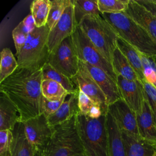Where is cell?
Listing matches in <instances>:
<instances>
[{"label": "cell", "mask_w": 156, "mask_h": 156, "mask_svg": "<svg viewBox=\"0 0 156 156\" xmlns=\"http://www.w3.org/2000/svg\"><path fill=\"white\" fill-rule=\"evenodd\" d=\"M21 22L29 33L33 31L36 27L34 19L31 14H29L26 17H25Z\"/></svg>", "instance_id": "cell-38"}, {"label": "cell", "mask_w": 156, "mask_h": 156, "mask_svg": "<svg viewBox=\"0 0 156 156\" xmlns=\"http://www.w3.org/2000/svg\"><path fill=\"white\" fill-rule=\"evenodd\" d=\"M152 156H156V151H155V153H154V155H152Z\"/></svg>", "instance_id": "cell-41"}, {"label": "cell", "mask_w": 156, "mask_h": 156, "mask_svg": "<svg viewBox=\"0 0 156 156\" xmlns=\"http://www.w3.org/2000/svg\"><path fill=\"white\" fill-rule=\"evenodd\" d=\"M156 17V2L154 0H135Z\"/></svg>", "instance_id": "cell-37"}, {"label": "cell", "mask_w": 156, "mask_h": 156, "mask_svg": "<svg viewBox=\"0 0 156 156\" xmlns=\"http://www.w3.org/2000/svg\"><path fill=\"white\" fill-rule=\"evenodd\" d=\"M112 65L116 75L130 80H140L127 58L118 48L113 52Z\"/></svg>", "instance_id": "cell-23"}, {"label": "cell", "mask_w": 156, "mask_h": 156, "mask_svg": "<svg viewBox=\"0 0 156 156\" xmlns=\"http://www.w3.org/2000/svg\"><path fill=\"white\" fill-rule=\"evenodd\" d=\"M42 80V69L18 67L12 74L0 83V91L16 106L21 122L40 115Z\"/></svg>", "instance_id": "cell-1"}, {"label": "cell", "mask_w": 156, "mask_h": 156, "mask_svg": "<svg viewBox=\"0 0 156 156\" xmlns=\"http://www.w3.org/2000/svg\"><path fill=\"white\" fill-rule=\"evenodd\" d=\"M12 133V156H35L36 149L28 140L22 122H18L15 125Z\"/></svg>", "instance_id": "cell-20"}, {"label": "cell", "mask_w": 156, "mask_h": 156, "mask_svg": "<svg viewBox=\"0 0 156 156\" xmlns=\"http://www.w3.org/2000/svg\"><path fill=\"white\" fill-rule=\"evenodd\" d=\"M50 5V0H35L32 2L30 12L36 27H40L47 24Z\"/></svg>", "instance_id": "cell-26"}, {"label": "cell", "mask_w": 156, "mask_h": 156, "mask_svg": "<svg viewBox=\"0 0 156 156\" xmlns=\"http://www.w3.org/2000/svg\"><path fill=\"white\" fill-rule=\"evenodd\" d=\"M155 1V2H156V0H154Z\"/></svg>", "instance_id": "cell-42"}, {"label": "cell", "mask_w": 156, "mask_h": 156, "mask_svg": "<svg viewBox=\"0 0 156 156\" xmlns=\"http://www.w3.org/2000/svg\"><path fill=\"white\" fill-rule=\"evenodd\" d=\"M73 2V0H52L48 18L47 26L49 30L52 29L60 19L67 7Z\"/></svg>", "instance_id": "cell-29"}, {"label": "cell", "mask_w": 156, "mask_h": 156, "mask_svg": "<svg viewBox=\"0 0 156 156\" xmlns=\"http://www.w3.org/2000/svg\"><path fill=\"white\" fill-rule=\"evenodd\" d=\"M71 37L79 60L102 69L117 82V75L112 65L91 42L79 26H77Z\"/></svg>", "instance_id": "cell-7"}, {"label": "cell", "mask_w": 156, "mask_h": 156, "mask_svg": "<svg viewBox=\"0 0 156 156\" xmlns=\"http://www.w3.org/2000/svg\"><path fill=\"white\" fill-rule=\"evenodd\" d=\"M145 80L156 88V65L152 57L140 52Z\"/></svg>", "instance_id": "cell-32"}, {"label": "cell", "mask_w": 156, "mask_h": 156, "mask_svg": "<svg viewBox=\"0 0 156 156\" xmlns=\"http://www.w3.org/2000/svg\"><path fill=\"white\" fill-rule=\"evenodd\" d=\"M74 15L77 25L87 15H100L98 0H73ZM102 15V14H101Z\"/></svg>", "instance_id": "cell-25"}, {"label": "cell", "mask_w": 156, "mask_h": 156, "mask_svg": "<svg viewBox=\"0 0 156 156\" xmlns=\"http://www.w3.org/2000/svg\"><path fill=\"white\" fill-rule=\"evenodd\" d=\"M144 88V99L149 104L152 115L156 121V88L144 80L142 82Z\"/></svg>", "instance_id": "cell-36"}, {"label": "cell", "mask_w": 156, "mask_h": 156, "mask_svg": "<svg viewBox=\"0 0 156 156\" xmlns=\"http://www.w3.org/2000/svg\"><path fill=\"white\" fill-rule=\"evenodd\" d=\"M29 34L30 33L25 28L22 22H20L17 26L13 29L12 31V37L16 50V55L18 54L26 43Z\"/></svg>", "instance_id": "cell-33"}, {"label": "cell", "mask_w": 156, "mask_h": 156, "mask_svg": "<svg viewBox=\"0 0 156 156\" xmlns=\"http://www.w3.org/2000/svg\"><path fill=\"white\" fill-rule=\"evenodd\" d=\"M152 57H153V59H154V62H155V65H156V55L152 56Z\"/></svg>", "instance_id": "cell-40"}, {"label": "cell", "mask_w": 156, "mask_h": 156, "mask_svg": "<svg viewBox=\"0 0 156 156\" xmlns=\"http://www.w3.org/2000/svg\"><path fill=\"white\" fill-rule=\"evenodd\" d=\"M71 80L80 91L100 106L103 115H107L108 105L106 97L80 60H79V70Z\"/></svg>", "instance_id": "cell-10"}, {"label": "cell", "mask_w": 156, "mask_h": 156, "mask_svg": "<svg viewBox=\"0 0 156 156\" xmlns=\"http://www.w3.org/2000/svg\"><path fill=\"white\" fill-rule=\"evenodd\" d=\"M130 0H98V5L101 14L124 12Z\"/></svg>", "instance_id": "cell-31"}, {"label": "cell", "mask_w": 156, "mask_h": 156, "mask_svg": "<svg viewBox=\"0 0 156 156\" xmlns=\"http://www.w3.org/2000/svg\"><path fill=\"white\" fill-rule=\"evenodd\" d=\"M18 67L17 60L9 48H4L1 52L0 83L10 76Z\"/></svg>", "instance_id": "cell-28"}, {"label": "cell", "mask_w": 156, "mask_h": 156, "mask_svg": "<svg viewBox=\"0 0 156 156\" xmlns=\"http://www.w3.org/2000/svg\"><path fill=\"white\" fill-rule=\"evenodd\" d=\"M21 122L20 112L13 103L0 91V130H13L15 125Z\"/></svg>", "instance_id": "cell-19"}, {"label": "cell", "mask_w": 156, "mask_h": 156, "mask_svg": "<svg viewBox=\"0 0 156 156\" xmlns=\"http://www.w3.org/2000/svg\"><path fill=\"white\" fill-rule=\"evenodd\" d=\"M79 91L72 94H69V97L66 96L65 101L59 108L48 118L49 124L51 127L62 124L80 113L79 108Z\"/></svg>", "instance_id": "cell-17"}, {"label": "cell", "mask_w": 156, "mask_h": 156, "mask_svg": "<svg viewBox=\"0 0 156 156\" xmlns=\"http://www.w3.org/2000/svg\"><path fill=\"white\" fill-rule=\"evenodd\" d=\"M102 18L113 27L118 36L147 56L156 55V41L138 24L124 12L102 13Z\"/></svg>", "instance_id": "cell-2"}, {"label": "cell", "mask_w": 156, "mask_h": 156, "mask_svg": "<svg viewBox=\"0 0 156 156\" xmlns=\"http://www.w3.org/2000/svg\"><path fill=\"white\" fill-rule=\"evenodd\" d=\"M35 156H45L44 153L39 151H37L36 150L35 151Z\"/></svg>", "instance_id": "cell-39"}, {"label": "cell", "mask_w": 156, "mask_h": 156, "mask_svg": "<svg viewBox=\"0 0 156 156\" xmlns=\"http://www.w3.org/2000/svg\"><path fill=\"white\" fill-rule=\"evenodd\" d=\"M77 26L73 0L72 3L66 7L57 24L52 29L49 30L47 41L49 52L53 51L65 38L71 36Z\"/></svg>", "instance_id": "cell-11"}, {"label": "cell", "mask_w": 156, "mask_h": 156, "mask_svg": "<svg viewBox=\"0 0 156 156\" xmlns=\"http://www.w3.org/2000/svg\"><path fill=\"white\" fill-rule=\"evenodd\" d=\"M78 26L112 64L118 36L110 24L101 15H93L83 17Z\"/></svg>", "instance_id": "cell-5"}, {"label": "cell", "mask_w": 156, "mask_h": 156, "mask_svg": "<svg viewBox=\"0 0 156 156\" xmlns=\"http://www.w3.org/2000/svg\"><path fill=\"white\" fill-rule=\"evenodd\" d=\"M136 115L140 137L156 148V121L145 99L141 111Z\"/></svg>", "instance_id": "cell-16"}, {"label": "cell", "mask_w": 156, "mask_h": 156, "mask_svg": "<svg viewBox=\"0 0 156 156\" xmlns=\"http://www.w3.org/2000/svg\"><path fill=\"white\" fill-rule=\"evenodd\" d=\"M47 63L70 79L77 74L79 70V59L71 36L63 40L50 53Z\"/></svg>", "instance_id": "cell-8"}, {"label": "cell", "mask_w": 156, "mask_h": 156, "mask_svg": "<svg viewBox=\"0 0 156 156\" xmlns=\"http://www.w3.org/2000/svg\"><path fill=\"white\" fill-rule=\"evenodd\" d=\"M106 123L110 156H126L121 130L109 112L106 115Z\"/></svg>", "instance_id": "cell-21"}, {"label": "cell", "mask_w": 156, "mask_h": 156, "mask_svg": "<svg viewBox=\"0 0 156 156\" xmlns=\"http://www.w3.org/2000/svg\"><path fill=\"white\" fill-rule=\"evenodd\" d=\"M41 89L42 96L49 101H57L69 94L61 84L51 79H43Z\"/></svg>", "instance_id": "cell-27"}, {"label": "cell", "mask_w": 156, "mask_h": 156, "mask_svg": "<svg viewBox=\"0 0 156 156\" xmlns=\"http://www.w3.org/2000/svg\"><path fill=\"white\" fill-rule=\"evenodd\" d=\"M26 135L36 150L44 153L52 135L53 129L44 114L22 122Z\"/></svg>", "instance_id": "cell-9"}, {"label": "cell", "mask_w": 156, "mask_h": 156, "mask_svg": "<svg viewBox=\"0 0 156 156\" xmlns=\"http://www.w3.org/2000/svg\"><path fill=\"white\" fill-rule=\"evenodd\" d=\"M49 32L46 25L36 27L29 34L26 43L16 55L18 67L31 70L42 69L50 54L47 44Z\"/></svg>", "instance_id": "cell-6"}, {"label": "cell", "mask_w": 156, "mask_h": 156, "mask_svg": "<svg viewBox=\"0 0 156 156\" xmlns=\"http://www.w3.org/2000/svg\"><path fill=\"white\" fill-rule=\"evenodd\" d=\"M78 104L80 113L85 116L97 118L103 115L100 106L80 90L79 91Z\"/></svg>", "instance_id": "cell-30"}, {"label": "cell", "mask_w": 156, "mask_h": 156, "mask_svg": "<svg viewBox=\"0 0 156 156\" xmlns=\"http://www.w3.org/2000/svg\"><path fill=\"white\" fill-rule=\"evenodd\" d=\"M143 27L156 41V17L135 0H130L124 12Z\"/></svg>", "instance_id": "cell-15"}, {"label": "cell", "mask_w": 156, "mask_h": 156, "mask_svg": "<svg viewBox=\"0 0 156 156\" xmlns=\"http://www.w3.org/2000/svg\"><path fill=\"white\" fill-rule=\"evenodd\" d=\"M82 62L104 93L108 105L122 98L117 82L113 80L104 71L85 62Z\"/></svg>", "instance_id": "cell-14"}, {"label": "cell", "mask_w": 156, "mask_h": 156, "mask_svg": "<svg viewBox=\"0 0 156 156\" xmlns=\"http://www.w3.org/2000/svg\"><path fill=\"white\" fill-rule=\"evenodd\" d=\"M108 112L113 116L121 130L140 136L136 113L122 98L108 105Z\"/></svg>", "instance_id": "cell-13"}, {"label": "cell", "mask_w": 156, "mask_h": 156, "mask_svg": "<svg viewBox=\"0 0 156 156\" xmlns=\"http://www.w3.org/2000/svg\"><path fill=\"white\" fill-rule=\"evenodd\" d=\"M126 156H152L156 148L140 136L121 130Z\"/></svg>", "instance_id": "cell-18"}, {"label": "cell", "mask_w": 156, "mask_h": 156, "mask_svg": "<svg viewBox=\"0 0 156 156\" xmlns=\"http://www.w3.org/2000/svg\"><path fill=\"white\" fill-rule=\"evenodd\" d=\"M78 133L87 156H110L106 115L97 118L76 116Z\"/></svg>", "instance_id": "cell-3"}, {"label": "cell", "mask_w": 156, "mask_h": 156, "mask_svg": "<svg viewBox=\"0 0 156 156\" xmlns=\"http://www.w3.org/2000/svg\"><path fill=\"white\" fill-rule=\"evenodd\" d=\"M68 95L57 101H49L42 96L40 101V114H44L48 117L54 113L65 101Z\"/></svg>", "instance_id": "cell-34"}, {"label": "cell", "mask_w": 156, "mask_h": 156, "mask_svg": "<svg viewBox=\"0 0 156 156\" xmlns=\"http://www.w3.org/2000/svg\"><path fill=\"white\" fill-rule=\"evenodd\" d=\"M41 69L43 79H51L58 82L63 87L69 94H72L79 90L71 79L55 69L49 63H46Z\"/></svg>", "instance_id": "cell-24"}, {"label": "cell", "mask_w": 156, "mask_h": 156, "mask_svg": "<svg viewBox=\"0 0 156 156\" xmlns=\"http://www.w3.org/2000/svg\"><path fill=\"white\" fill-rule=\"evenodd\" d=\"M52 129V137L44 152L45 156H87L78 133L76 116Z\"/></svg>", "instance_id": "cell-4"}, {"label": "cell", "mask_w": 156, "mask_h": 156, "mask_svg": "<svg viewBox=\"0 0 156 156\" xmlns=\"http://www.w3.org/2000/svg\"><path fill=\"white\" fill-rule=\"evenodd\" d=\"M117 48L127 58L140 81L143 82L145 80V77L140 52L119 37L117 40Z\"/></svg>", "instance_id": "cell-22"}, {"label": "cell", "mask_w": 156, "mask_h": 156, "mask_svg": "<svg viewBox=\"0 0 156 156\" xmlns=\"http://www.w3.org/2000/svg\"><path fill=\"white\" fill-rule=\"evenodd\" d=\"M118 85L122 99L136 113L141 111L144 101L143 85L140 80H127L117 75Z\"/></svg>", "instance_id": "cell-12"}, {"label": "cell", "mask_w": 156, "mask_h": 156, "mask_svg": "<svg viewBox=\"0 0 156 156\" xmlns=\"http://www.w3.org/2000/svg\"><path fill=\"white\" fill-rule=\"evenodd\" d=\"M12 141L13 133L12 130H0V156H12Z\"/></svg>", "instance_id": "cell-35"}]
</instances>
